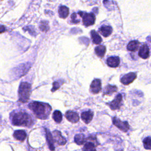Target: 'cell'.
Instances as JSON below:
<instances>
[{"mask_svg": "<svg viewBox=\"0 0 151 151\" xmlns=\"http://www.w3.org/2000/svg\"><path fill=\"white\" fill-rule=\"evenodd\" d=\"M28 106L36 117L41 119L48 118L51 111V107L48 103L42 102L33 101L30 103Z\"/></svg>", "mask_w": 151, "mask_h": 151, "instance_id": "6da1fadb", "label": "cell"}, {"mask_svg": "<svg viewBox=\"0 0 151 151\" xmlns=\"http://www.w3.org/2000/svg\"><path fill=\"white\" fill-rule=\"evenodd\" d=\"M12 124L14 126L29 127L33 124L31 116L25 111H15L11 114Z\"/></svg>", "mask_w": 151, "mask_h": 151, "instance_id": "7a4b0ae2", "label": "cell"}, {"mask_svg": "<svg viewBox=\"0 0 151 151\" xmlns=\"http://www.w3.org/2000/svg\"><path fill=\"white\" fill-rule=\"evenodd\" d=\"M31 84L27 82H22L20 84L18 90L19 101L22 103H26L30 96Z\"/></svg>", "mask_w": 151, "mask_h": 151, "instance_id": "3957f363", "label": "cell"}, {"mask_svg": "<svg viewBox=\"0 0 151 151\" xmlns=\"http://www.w3.org/2000/svg\"><path fill=\"white\" fill-rule=\"evenodd\" d=\"M112 122L116 127L123 132H127L130 129V125L127 121L123 122L117 117L112 118Z\"/></svg>", "mask_w": 151, "mask_h": 151, "instance_id": "277c9868", "label": "cell"}, {"mask_svg": "<svg viewBox=\"0 0 151 151\" xmlns=\"http://www.w3.org/2000/svg\"><path fill=\"white\" fill-rule=\"evenodd\" d=\"M107 105L112 110H116L120 109L123 104V97L121 94H118L114 98V99L106 103Z\"/></svg>", "mask_w": 151, "mask_h": 151, "instance_id": "5b68a950", "label": "cell"}, {"mask_svg": "<svg viewBox=\"0 0 151 151\" xmlns=\"http://www.w3.org/2000/svg\"><path fill=\"white\" fill-rule=\"evenodd\" d=\"M79 14L83 17V22L85 26L88 27L94 23L95 16L93 13H84L80 12Z\"/></svg>", "mask_w": 151, "mask_h": 151, "instance_id": "8992f818", "label": "cell"}, {"mask_svg": "<svg viewBox=\"0 0 151 151\" xmlns=\"http://www.w3.org/2000/svg\"><path fill=\"white\" fill-rule=\"evenodd\" d=\"M52 136L54 141H55L58 145H64L67 142L65 138L62 136L61 132L58 130H54L52 132Z\"/></svg>", "mask_w": 151, "mask_h": 151, "instance_id": "52a82bcc", "label": "cell"}, {"mask_svg": "<svg viewBox=\"0 0 151 151\" xmlns=\"http://www.w3.org/2000/svg\"><path fill=\"white\" fill-rule=\"evenodd\" d=\"M65 117L69 122L73 123L78 122L80 119L78 114L77 112L72 110L67 111L65 113Z\"/></svg>", "mask_w": 151, "mask_h": 151, "instance_id": "ba28073f", "label": "cell"}, {"mask_svg": "<svg viewBox=\"0 0 151 151\" xmlns=\"http://www.w3.org/2000/svg\"><path fill=\"white\" fill-rule=\"evenodd\" d=\"M101 90V83L99 79H94L90 85V91L93 94L99 93Z\"/></svg>", "mask_w": 151, "mask_h": 151, "instance_id": "9c48e42d", "label": "cell"}, {"mask_svg": "<svg viewBox=\"0 0 151 151\" xmlns=\"http://www.w3.org/2000/svg\"><path fill=\"white\" fill-rule=\"evenodd\" d=\"M136 78V74L135 73H129L123 76L121 78V82L124 85H128L132 83Z\"/></svg>", "mask_w": 151, "mask_h": 151, "instance_id": "30bf717a", "label": "cell"}, {"mask_svg": "<svg viewBox=\"0 0 151 151\" xmlns=\"http://www.w3.org/2000/svg\"><path fill=\"white\" fill-rule=\"evenodd\" d=\"M93 116H94L93 111L90 110H88L81 113V118L85 123L88 124L92 120Z\"/></svg>", "mask_w": 151, "mask_h": 151, "instance_id": "8fae6325", "label": "cell"}, {"mask_svg": "<svg viewBox=\"0 0 151 151\" xmlns=\"http://www.w3.org/2000/svg\"><path fill=\"white\" fill-rule=\"evenodd\" d=\"M29 67L28 66V64H21V65H19L18 67L15 68L14 70V74L15 76H21L25 74V73L29 70Z\"/></svg>", "mask_w": 151, "mask_h": 151, "instance_id": "7c38bea8", "label": "cell"}, {"mask_svg": "<svg viewBox=\"0 0 151 151\" xmlns=\"http://www.w3.org/2000/svg\"><path fill=\"white\" fill-rule=\"evenodd\" d=\"M45 131L46 139H47V143L49 146V148L51 151H54L55 150V147L54 145V140H53L52 134L51 133L50 130L46 128H45Z\"/></svg>", "mask_w": 151, "mask_h": 151, "instance_id": "4fadbf2b", "label": "cell"}, {"mask_svg": "<svg viewBox=\"0 0 151 151\" xmlns=\"http://www.w3.org/2000/svg\"><path fill=\"white\" fill-rule=\"evenodd\" d=\"M139 55L143 59H146L149 56V48L146 44L143 45L139 49Z\"/></svg>", "mask_w": 151, "mask_h": 151, "instance_id": "5bb4252c", "label": "cell"}, {"mask_svg": "<svg viewBox=\"0 0 151 151\" xmlns=\"http://www.w3.org/2000/svg\"><path fill=\"white\" fill-rule=\"evenodd\" d=\"M107 64L110 67H117L120 64L119 57H110L107 60Z\"/></svg>", "mask_w": 151, "mask_h": 151, "instance_id": "9a60e30c", "label": "cell"}, {"mask_svg": "<svg viewBox=\"0 0 151 151\" xmlns=\"http://www.w3.org/2000/svg\"><path fill=\"white\" fill-rule=\"evenodd\" d=\"M14 137L18 140L19 141H24L26 137H27V134L24 130H15L14 133Z\"/></svg>", "mask_w": 151, "mask_h": 151, "instance_id": "2e32d148", "label": "cell"}, {"mask_svg": "<svg viewBox=\"0 0 151 151\" xmlns=\"http://www.w3.org/2000/svg\"><path fill=\"white\" fill-rule=\"evenodd\" d=\"M117 87L116 86H113L109 84L106 86L103 90V94L104 95H111L114 92L117 91Z\"/></svg>", "mask_w": 151, "mask_h": 151, "instance_id": "e0dca14e", "label": "cell"}, {"mask_svg": "<svg viewBox=\"0 0 151 151\" xmlns=\"http://www.w3.org/2000/svg\"><path fill=\"white\" fill-rule=\"evenodd\" d=\"M99 32L104 37H108L112 32V28L110 26H103L99 28Z\"/></svg>", "mask_w": 151, "mask_h": 151, "instance_id": "ac0fdd59", "label": "cell"}, {"mask_svg": "<svg viewBox=\"0 0 151 151\" xmlns=\"http://www.w3.org/2000/svg\"><path fill=\"white\" fill-rule=\"evenodd\" d=\"M86 137L84 134L83 133H78L75 135L74 137V140L75 143L78 145H82L86 142Z\"/></svg>", "mask_w": 151, "mask_h": 151, "instance_id": "d6986e66", "label": "cell"}, {"mask_svg": "<svg viewBox=\"0 0 151 151\" xmlns=\"http://www.w3.org/2000/svg\"><path fill=\"white\" fill-rule=\"evenodd\" d=\"M139 47V42L136 40L130 41L127 47V48L130 51H135Z\"/></svg>", "mask_w": 151, "mask_h": 151, "instance_id": "ffe728a7", "label": "cell"}, {"mask_svg": "<svg viewBox=\"0 0 151 151\" xmlns=\"http://www.w3.org/2000/svg\"><path fill=\"white\" fill-rule=\"evenodd\" d=\"M69 9L65 6H61L58 9V14L61 18H65L68 15Z\"/></svg>", "mask_w": 151, "mask_h": 151, "instance_id": "44dd1931", "label": "cell"}, {"mask_svg": "<svg viewBox=\"0 0 151 151\" xmlns=\"http://www.w3.org/2000/svg\"><path fill=\"white\" fill-rule=\"evenodd\" d=\"M91 37L93 41V42L96 44H99L101 42V38L99 35V34L94 31L93 30L91 32Z\"/></svg>", "mask_w": 151, "mask_h": 151, "instance_id": "7402d4cb", "label": "cell"}, {"mask_svg": "<svg viewBox=\"0 0 151 151\" xmlns=\"http://www.w3.org/2000/svg\"><path fill=\"white\" fill-rule=\"evenodd\" d=\"M83 151H96V146L91 142H87L83 147Z\"/></svg>", "mask_w": 151, "mask_h": 151, "instance_id": "603a6c76", "label": "cell"}, {"mask_svg": "<svg viewBox=\"0 0 151 151\" xmlns=\"http://www.w3.org/2000/svg\"><path fill=\"white\" fill-rule=\"evenodd\" d=\"M106 47L103 45H99L95 48V52L96 54L100 57H102L104 56L106 52Z\"/></svg>", "mask_w": 151, "mask_h": 151, "instance_id": "cb8c5ba5", "label": "cell"}, {"mask_svg": "<svg viewBox=\"0 0 151 151\" xmlns=\"http://www.w3.org/2000/svg\"><path fill=\"white\" fill-rule=\"evenodd\" d=\"M52 118L56 123H60L63 119V115L60 111L55 110L52 114Z\"/></svg>", "mask_w": 151, "mask_h": 151, "instance_id": "d4e9b609", "label": "cell"}, {"mask_svg": "<svg viewBox=\"0 0 151 151\" xmlns=\"http://www.w3.org/2000/svg\"><path fill=\"white\" fill-rule=\"evenodd\" d=\"M143 147L146 150H151V137L147 136L143 140Z\"/></svg>", "mask_w": 151, "mask_h": 151, "instance_id": "484cf974", "label": "cell"}, {"mask_svg": "<svg viewBox=\"0 0 151 151\" xmlns=\"http://www.w3.org/2000/svg\"><path fill=\"white\" fill-rule=\"evenodd\" d=\"M40 29L42 31H47L49 29L48 23L47 21H42L40 24Z\"/></svg>", "mask_w": 151, "mask_h": 151, "instance_id": "4316f807", "label": "cell"}, {"mask_svg": "<svg viewBox=\"0 0 151 151\" xmlns=\"http://www.w3.org/2000/svg\"><path fill=\"white\" fill-rule=\"evenodd\" d=\"M62 83L60 82L59 81H54L53 83V87H52V88L51 90L52 91H54L55 90H57V89H58L60 87V86L61 85Z\"/></svg>", "mask_w": 151, "mask_h": 151, "instance_id": "83f0119b", "label": "cell"}, {"mask_svg": "<svg viewBox=\"0 0 151 151\" xmlns=\"http://www.w3.org/2000/svg\"><path fill=\"white\" fill-rule=\"evenodd\" d=\"M26 28L27 29V30L29 31V32L31 34V35H35V29L33 27H32L31 25L30 26H28V27H27Z\"/></svg>", "mask_w": 151, "mask_h": 151, "instance_id": "f1b7e54d", "label": "cell"}, {"mask_svg": "<svg viewBox=\"0 0 151 151\" xmlns=\"http://www.w3.org/2000/svg\"><path fill=\"white\" fill-rule=\"evenodd\" d=\"M77 18V16H76V13H73L71 16V21H73V23L74 24H76V23H78L79 22V20L76 19Z\"/></svg>", "mask_w": 151, "mask_h": 151, "instance_id": "f546056e", "label": "cell"}, {"mask_svg": "<svg viewBox=\"0 0 151 151\" xmlns=\"http://www.w3.org/2000/svg\"><path fill=\"white\" fill-rule=\"evenodd\" d=\"M5 31V27L4 25H0V34Z\"/></svg>", "mask_w": 151, "mask_h": 151, "instance_id": "4dcf8cb0", "label": "cell"}, {"mask_svg": "<svg viewBox=\"0 0 151 151\" xmlns=\"http://www.w3.org/2000/svg\"><path fill=\"white\" fill-rule=\"evenodd\" d=\"M1 116H0V122H1Z\"/></svg>", "mask_w": 151, "mask_h": 151, "instance_id": "1f68e13d", "label": "cell"}, {"mask_svg": "<svg viewBox=\"0 0 151 151\" xmlns=\"http://www.w3.org/2000/svg\"><path fill=\"white\" fill-rule=\"evenodd\" d=\"M117 151H123V150H117Z\"/></svg>", "mask_w": 151, "mask_h": 151, "instance_id": "d6a6232c", "label": "cell"}]
</instances>
